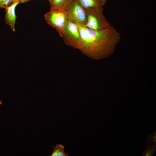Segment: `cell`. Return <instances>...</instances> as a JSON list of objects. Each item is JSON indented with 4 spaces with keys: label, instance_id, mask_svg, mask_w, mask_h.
Wrapping results in <instances>:
<instances>
[{
    "label": "cell",
    "instance_id": "13",
    "mask_svg": "<svg viewBox=\"0 0 156 156\" xmlns=\"http://www.w3.org/2000/svg\"><path fill=\"white\" fill-rule=\"evenodd\" d=\"M30 0H20L19 1L20 3H25ZM48 1L49 0H48Z\"/></svg>",
    "mask_w": 156,
    "mask_h": 156
},
{
    "label": "cell",
    "instance_id": "4",
    "mask_svg": "<svg viewBox=\"0 0 156 156\" xmlns=\"http://www.w3.org/2000/svg\"><path fill=\"white\" fill-rule=\"evenodd\" d=\"M44 18L47 24L57 31L64 27L68 20L65 10L57 8L50 9L44 14Z\"/></svg>",
    "mask_w": 156,
    "mask_h": 156
},
{
    "label": "cell",
    "instance_id": "8",
    "mask_svg": "<svg viewBox=\"0 0 156 156\" xmlns=\"http://www.w3.org/2000/svg\"><path fill=\"white\" fill-rule=\"evenodd\" d=\"M73 0H49L50 9L60 8L65 10Z\"/></svg>",
    "mask_w": 156,
    "mask_h": 156
},
{
    "label": "cell",
    "instance_id": "7",
    "mask_svg": "<svg viewBox=\"0 0 156 156\" xmlns=\"http://www.w3.org/2000/svg\"><path fill=\"white\" fill-rule=\"evenodd\" d=\"M81 5L84 8L104 6L106 0H78Z\"/></svg>",
    "mask_w": 156,
    "mask_h": 156
},
{
    "label": "cell",
    "instance_id": "9",
    "mask_svg": "<svg viewBox=\"0 0 156 156\" xmlns=\"http://www.w3.org/2000/svg\"><path fill=\"white\" fill-rule=\"evenodd\" d=\"M64 147L61 144L56 145L53 148L51 156H67L68 154L64 151Z\"/></svg>",
    "mask_w": 156,
    "mask_h": 156
},
{
    "label": "cell",
    "instance_id": "1",
    "mask_svg": "<svg viewBox=\"0 0 156 156\" xmlns=\"http://www.w3.org/2000/svg\"><path fill=\"white\" fill-rule=\"evenodd\" d=\"M77 25L81 39L79 50L82 53L92 59L99 60L107 57L114 52L121 36L113 26L96 31L85 26Z\"/></svg>",
    "mask_w": 156,
    "mask_h": 156
},
{
    "label": "cell",
    "instance_id": "2",
    "mask_svg": "<svg viewBox=\"0 0 156 156\" xmlns=\"http://www.w3.org/2000/svg\"><path fill=\"white\" fill-rule=\"evenodd\" d=\"M84 9L87 18V23L85 26L86 27L92 30L100 31L111 25L103 14V7Z\"/></svg>",
    "mask_w": 156,
    "mask_h": 156
},
{
    "label": "cell",
    "instance_id": "14",
    "mask_svg": "<svg viewBox=\"0 0 156 156\" xmlns=\"http://www.w3.org/2000/svg\"><path fill=\"white\" fill-rule=\"evenodd\" d=\"M20 0H13L14 2H19Z\"/></svg>",
    "mask_w": 156,
    "mask_h": 156
},
{
    "label": "cell",
    "instance_id": "10",
    "mask_svg": "<svg viewBox=\"0 0 156 156\" xmlns=\"http://www.w3.org/2000/svg\"><path fill=\"white\" fill-rule=\"evenodd\" d=\"M156 150V144L153 145H147L143 153L142 156H151Z\"/></svg>",
    "mask_w": 156,
    "mask_h": 156
},
{
    "label": "cell",
    "instance_id": "15",
    "mask_svg": "<svg viewBox=\"0 0 156 156\" xmlns=\"http://www.w3.org/2000/svg\"><path fill=\"white\" fill-rule=\"evenodd\" d=\"M2 103V101H0V104H1Z\"/></svg>",
    "mask_w": 156,
    "mask_h": 156
},
{
    "label": "cell",
    "instance_id": "11",
    "mask_svg": "<svg viewBox=\"0 0 156 156\" xmlns=\"http://www.w3.org/2000/svg\"><path fill=\"white\" fill-rule=\"evenodd\" d=\"M147 144L148 145H153L156 144V131L149 135L147 138Z\"/></svg>",
    "mask_w": 156,
    "mask_h": 156
},
{
    "label": "cell",
    "instance_id": "3",
    "mask_svg": "<svg viewBox=\"0 0 156 156\" xmlns=\"http://www.w3.org/2000/svg\"><path fill=\"white\" fill-rule=\"evenodd\" d=\"M58 32L66 44L79 49L81 39L77 24L68 20L64 27Z\"/></svg>",
    "mask_w": 156,
    "mask_h": 156
},
{
    "label": "cell",
    "instance_id": "5",
    "mask_svg": "<svg viewBox=\"0 0 156 156\" xmlns=\"http://www.w3.org/2000/svg\"><path fill=\"white\" fill-rule=\"evenodd\" d=\"M68 20L76 24L85 26L87 18L84 9L78 0H73L65 10Z\"/></svg>",
    "mask_w": 156,
    "mask_h": 156
},
{
    "label": "cell",
    "instance_id": "6",
    "mask_svg": "<svg viewBox=\"0 0 156 156\" xmlns=\"http://www.w3.org/2000/svg\"><path fill=\"white\" fill-rule=\"evenodd\" d=\"M19 3V2H14L10 6L5 9V23L10 27L11 29L13 31H15L14 25L16 18L15 9L16 5Z\"/></svg>",
    "mask_w": 156,
    "mask_h": 156
},
{
    "label": "cell",
    "instance_id": "12",
    "mask_svg": "<svg viewBox=\"0 0 156 156\" xmlns=\"http://www.w3.org/2000/svg\"><path fill=\"white\" fill-rule=\"evenodd\" d=\"M14 2L13 0H0V8L6 9Z\"/></svg>",
    "mask_w": 156,
    "mask_h": 156
}]
</instances>
